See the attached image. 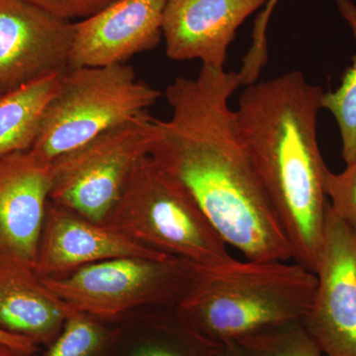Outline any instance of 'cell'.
<instances>
[{
	"mask_svg": "<svg viewBox=\"0 0 356 356\" xmlns=\"http://www.w3.org/2000/svg\"><path fill=\"white\" fill-rule=\"evenodd\" d=\"M238 72L202 65L166 88L151 156L193 196L227 245L250 261H293L290 243L242 144L229 100Z\"/></svg>",
	"mask_w": 356,
	"mask_h": 356,
	"instance_id": "1",
	"label": "cell"
},
{
	"mask_svg": "<svg viewBox=\"0 0 356 356\" xmlns=\"http://www.w3.org/2000/svg\"><path fill=\"white\" fill-rule=\"evenodd\" d=\"M324 91L290 72L245 86L235 113L238 137L286 234L292 261L316 273L329 199L318 142Z\"/></svg>",
	"mask_w": 356,
	"mask_h": 356,
	"instance_id": "2",
	"label": "cell"
},
{
	"mask_svg": "<svg viewBox=\"0 0 356 356\" xmlns=\"http://www.w3.org/2000/svg\"><path fill=\"white\" fill-rule=\"evenodd\" d=\"M318 278L292 261H238L201 270L177 307L185 324L222 346L257 332L303 321Z\"/></svg>",
	"mask_w": 356,
	"mask_h": 356,
	"instance_id": "3",
	"label": "cell"
},
{
	"mask_svg": "<svg viewBox=\"0 0 356 356\" xmlns=\"http://www.w3.org/2000/svg\"><path fill=\"white\" fill-rule=\"evenodd\" d=\"M103 224L204 270L235 261L193 196L151 156L140 161Z\"/></svg>",
	"mask_w": 356,
	"mask_h": 356,
	"instance_id": "4",
	"label": "cell"
},
{
	"mask_svg": "<svg viewBox=\"0 0 356 356\" xmlns=\"http://www.w3.org/2000/svg\"><path fill=\"white\" fill-rule=\"evenodd\" d=\"M161 95L138 79L131 65L69 67L44 109L30 149L53 163L109 129L147 113Z\"/></svg>",
	"mask_w": 356,
	"mask_h": 356,
	"instance_id": "5",
	"label": "cell"
},
{
	"mask_svg": "<svg viewBox=\"0 0 356 356\" xmlns=\"http://www.w3.org/2000/svg\"><path fill=\"white\" fill-rule=\"evenodd\" d=\"M202 269L177 257H124L41 278L74 310L119 322L133 312L177 308Z\"/></svg>",
	"mask_w": 356,
	"mask_h": 356,
	"instance_id": "6",
	"label": "cell"
},
{
	"mask_svg": "<svg viewBox=\"0 0 356 356\" xmlns=\"http://www.w3.org/2000/svg\"><path fill=\"white\" fill-rule=\"evenodd\" d=\"M149 112L109 129L51 163V202L104 222L159 133Z\"/></svg>",
	"mask_w": 356,
	"mask_h": 356,
	"instance_id": "7",
	"label": "cell"
},
{
	"mask_svg": "<svg viewBox=\"0 0 356 356\" xmlns=\"http://www.w3.org/2000/svg\"><path fill=\"white\" fill-rule=\"evenodd\" d=\"M316 275L303 324L325 356H356V238L330 202Z\"/></svg>",
	"mask_w": 356,
	"mask_h": 356,
	"instance_id": "8",
	"label": "cell"
},
{
	"mask_svg": "<svg viewBox=\"0 0 356 356\" xmlns=\"http://www.w3.org/2000/svg\"><path fill=\"white\" fill-rule=\"evenodd\" d=\"M74 23L27 0H0V95L69 69Z\"/></svg>",
	"mask_w": 356,
	"mask_h": 356,
	"instance_id": "9",
	"label": "cell"
},
{
	"mask_svg": "<svg viewBox=\"0 0 356 356\" xmlns=\"http://www.w3.org/2000/svg\"><path fill=\"white\" fill-rule=\"evenodd\" d=\"M51 177V163L31 149L0 158V257L34 269Z\"/></svg>",
	"mask_w": 356,
	"mask_h": 356,
	"instance_id": "10",
	"label": "cell"
},
{
	"mask_svg": "<svg viewBox=\"0 0 356 356\" xmlns=\"http://www.w3.org/2000/svg\"><path fill=\"white\" fill-rule=\"evenodd\" d=\"M168 0H117L74 23L70 69L124 65L163 38Z\"/></svg>",
	"mask_w": 356,
	"mask_h": 356,
	"instance_id": "11",
	"label": "cell"
},
{
	"mask_svg": "<svg viewBox=\"0 0 356 356\" xmlns=\"http://www.w3.org/2000/svg\"><path fill=\"white\" fill-rule=\"evenodd\" d=\"M124 257L168 255L143 247L108 225L91 221L49 201L34 267L40 277H60L96 262Z\"/></svg>",
	"mask_w": 356,
	"mask_h": 356,
	"instance_id": "12",
	"label": "cell"
},
{
	"mask_svg": "<svg viewBox=\"0 0 356 356\" xmlns=\"http://www.w3.org/2000/svg\"><path fill=\"white\" fill-rule=\"evenodd\" d=\"M267 1L168 0L163 25L166 56L222 69L236 30Z\"/></svg>",
	"mask_w": 356,
	"mask_h": 356,
	"instance_id": "13",
	"label": "cell"
},
{
	"mask_svg": "<svg viewBox=\"0 0 356 356\" xmlns=\"http://www.w3.org/2000/svg\"><path fill=\"white\" fill-rule=\"evenodd\" d=\"M31 267L0 257V330L49 346L74 312Z\"/></svg>",
	"mask_w": 356,
	"mask_h": 356,
	"instance_id": "14",
	"label": "cell"
},
{
	"mask_svg": "<svg viewBox=\"0 0 356 356\" xmlns=\"http://www.w3.org/2000/svg\"><path fill=\"white\" fill-rule=\"evenodd\" d=\"M119 323L123 356H216L222 346L194 332L175 308L143 309Z\"/></svg>",
	"mask_w": 356,
	"mask_h": 356,
	"instance_id": "15",
	"label": "cell"
},
{
	"mask_svg": "<svg viewBox=\"0 0 356 356\" xmlns=\"http://www.w3.org/2000/svg\"><path fill=\"white\" fill-rule=\"evenodd\" d=\"M64 72L0 95V158L31 149Z\"/></svg>",
	"mask_w": 356,
	"mask_h": 356,
	"instance_id": "16",
	"label": "cell"
},
{
	"mask_svg": "<svg viewBox=\"0 0 356 356\" xmlns=\"http://www.w3.org/2000/svg\"><path fill=\"white\" fill-rule=\"evenodd\" d=\"M121 334L120 323L74 310L44 356H113Z\"/></svg>",
	"mask_w": 356,
	"mask_h": 356,
	"instance_id": "17",
	"label": "cell"
},
{
	"mask_svg": "<svg viewBox=\"0 0 356 356\" xmlns=\"http://www.w3.org/2000/svg\"><path fill=\"white\" fill-rule=\"evenodd\" d=\"M336 4L353 33L355 54L339 88L324 92L321 105L336 119L341 140V156L346 165H350L356 159V3L353 0H336Z\"/></svg>",
	"mask_w": 356,
	"mask_h": 356,
	"instance_id": "18",
	"label": "cell"
},
{
	"mask_svg": "<svg viewBox=\"0 0 356 356\" xmlns=\"http://www.w3.org/2000/svg\"><path fill=\"white\" fill-rule=\"evenodd\" d=\"M236 343L250 356H325L303 321L270 327Z\"/></svg>",
	"mask_w": 356,
	"mask_h": 356,
	"instance_id": "19",
	"label": "cell"
},
{
	"mask_svg": "<svg viewBox=\"0 0 356 356\" xmlns=\"http://www.w3.org/2000/svg\"><path fill=\"white\" fill-rule=\"evenodd\" d=\"M325 191L332 212L356 238V159L343 172L327 170Z\"/></svg>",
	"mask_w": 356,
	"mask_h": 356,
	"instance_id": "20",
	"label": "cell"
},
{
	"mask_svg": "<svg viewBox=\"0 0 356 356\" xmlns=\"http://www.w3.org/2000/svg\"><path fill=\"white\" fill-rule=\"evenodd\" d=\"M65 20L86 19L117 0H27Z\"/></svg>",
	"mask_w": 356,
	"mask_h": 356,
	"instance_id": "21",
	"label": "cell"
},
{
	"mask_svg": "<svg viewBox=\"0 0 356 356\" xmlns=\"http://www.w3.org/2000/svg\"><path fill=\"white\" fill-rule=\"evenodd\" d=\"M280 0H268L261 13L255 19L252 30V43L245 54V60L252 67H259L266 65L268 60V44H267V27L274 8Z\"/></svg>",
	"mask_w": 356,
	"mask_h": 356,
	"instance_id": "22",
	"label": "cell"
},
{
	"mask_svg": "<svg viewBox=\"0 0 356 356\" xmlns=\"http://www.w3.org/2000/svg\"><path fill=\"white\" fill-rule=\"evenodd\" d=\"M0 343L13 346L27 356H32L38 351V346L25 337L14 336L0 330Z\"/></svg>",
	"mask_w": 356,
	"mask_h": 356,
	"instance_id": "23",
	"label": "cell"
},
{
	"mask_svg": "<svg viewBox=\"0 0 356 356\" xmlns=\"http://www.w3.org/2000/svg\"><path fill=\"white\" fill-rule=\"evenodd\" d=\"M216 356H250L242 346L236 343L222 344Z\"/></svg>",
	"mask_w": 356,
	"mask_h": 356,
	"instance_id": "24",
	"label": "cell"
},
{
	"mask_svg": "<svg viewBox=\"0 0 356 356\" xmlns=\"http://www.w3.org/2000/svg\"><path fill=\"white\" fill-rule=\"evenodd\" d=\"M0 356H27L13 346L0 343Z\"/></svg>",
	"mask_w": 356,
	"mask_h": 356,
	"instance_id": "25",
	"label": "cell"
}]
</instances>
